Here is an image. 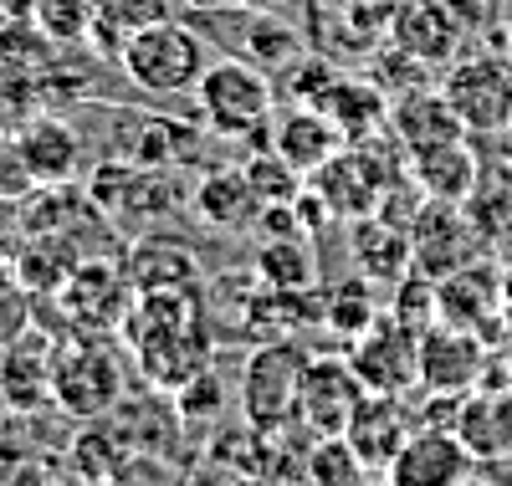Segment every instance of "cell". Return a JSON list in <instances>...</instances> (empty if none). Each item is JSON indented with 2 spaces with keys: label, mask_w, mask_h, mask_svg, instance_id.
Listing matches in <instances>:
<instances>
[{
  "label": "cell",
  "mask_w": 512,
  "mask_h": 486,
  "mask_svg": "<svg viewBox=\"0 0 512 486\" xmlns=\"http://www.w3.org/2000/svg\"><path fill=\"white\" fill-rule=\"evenodd\" d=\"M118 67L128 72V82L149 98H180V93H195L205 67H210V52L195 26L185 21H159V26H144L128 36V47L118 57Z\"/></svg>",
  "instance_id": "obj_1"
},
{
  "label": "cell",
  "mask_w": 512,
  "mask_h": 486,
  "mask_svg": "<svg viewBox=\"0 0 512 486\" xmlns=\"http://www.w3.org/2000/svg\"><path fill=\"white\" fill-rule=\"evenodd\" d=\"M195 98H200V113L216 134L251 139V134H262L277 113V82H272L267 67H256V62L231 52V57L205 67Z\"/></svg>",
  "instance_id": "obj_2"
},
{
  "label": "cell",
  "mask_w": 512,
  "mask_h": 486,
  "mask_svg": "<svg viewBox=\"0 0 512 486\" xmlns=\"http://www.w3.org/2000/svg\"><path fill=\"white\" fill-rule=\"evenodd\" d=\"M482 21L477 0H405L390 11V47L415 67H451Z\"/></svg>",
  "instance_id": "obj_3"
},
{
  "label": "cell",
  "mask_w": 512,
  "mask_h": 486,
  "mask_svg": "<svg viewBox=\"0 0 512 486\" xmlns=\"http://www.w3.org/2000/svg\"><path fill=\"white\" fill-rule=\"evenodd\" d=\"M441 93L466 123V134H507L512 128V57H456L441 77Z\"/></svg>",
  "instance_id": "obj_4"
},
{
  "label": "cell",
  "mask_w": 512,
  "mask_h": 486,
  "mask_svg": "<svg viewBox=\"0 0 512 486\" xmlns=\"http://www.w3.org/2000/svg\"><path fill=\"white\" fill-rule=\"evenodd\" d=\"M308 353L292 343H262L246 359L241 374V410L256 430H282L287 420H297L303 405V379H308Z\"/></svg>",
  "instance_id": "obj_5"
},
{
  "label": "cell",
  "mask_w": 512,
  "mask_h": 486,
  "mask_svg": "<svg viewBox=\"0 0 512 486\" xmlns=\"http://www.w3.org/2000/svg\"><path fill=\"white\" fill-rule=\"evenodd\" d=\"M349 364L364 379L369 394H405L420 384V333L405 318H374L354 343H349Z\"/></svg>",
  "instance_id": "obj_6"
},
{
  "label": "cell",
  "mask_w": 512,
  "mask_h": 486,
  "mask_svg": "<svg viewBox=\"0 0 512 486\" xmlns=\"http://www.w3.org/2000/svg\"><path fill=\"white\" fill-rule=\"evenodd\" d=\"M477 384H487V348L466 328H425L420 333V389L441 394V400H461Z\"/></svg>",
  "instance_id": "obj_7"
},
{
  "label": "cell",
  "mask_w": 512,
  "mask_h": 486,
  "mask_svg": "<svg viewBox=\"0 0 512 486\" xmlns=\"http://www.w3.org/2000/svg\"><path fill=\"white\" fill-rule=\"evenodd\" d=\"M364 379L354 374L349 359H313L308 379H303V405H297V420L308 430L328 435V440H344L354 410L364 405Z\"/></svg>",
  "instance_id": "obj_8"
},
{
  "label": "cell",
  "mask_w": 512,
  "mask_h": 486,
  "mask_svg": "<svg viewBox=\"0 0 512 486\" xmlns=\"http://www.w3.org/2000/svg\"><path fill=\"white\" fill-rule=\"evenodd\" d=\"M118 364H113V353L93 348V343H82V348H67L57 353V364H52V389H57V405H67L72 415H103L113 400H118Z\"/></svg>",
  "instance_id": "obj_9"
},
{
  "label": "cell",
  "mask_w": 512,
  "mask_h": 486,
  "mask_svg": "<svg viewBox=\"0 0 512 486\" xmlns=\"http://www.w3.org/2000/svg\"><path fill=\"white\" fill-rule=\"evenodd\" d=\"M472 461L477 456L461 446L456 430H415L390 461V486H466Z\"/></svg>",
  "instance_id": "obj_10"
},
{
  "label": "cell",
  "mask_w": 512,
  "mask_h": 486,
  "mask_svg": "<svg viewBox=\"0 0 512 486\" xmlns=\"http://www.w3.org/2000/svg\"><path fill=\"white\" fill-rule=\"evenodd\" d=\"M451 430L477 461H507L512 456V394L502 384H477L472 394L456 400Z\"/></svg>",
  "instance_id": "obj_11"
},
{
  "label": "cell",
  "mask_w": 512,
  "mask_h": 486,
  "mask_svg": "<svg viewBox=\"0 0 512 486\" xmlns=\"http://www.w3.org/2000/svg\"><path fill=\"white\" fill-rule=\"evenodd\" d=\"M410 435L415 425H410V410L400 405V394H364V405L354 410L344 430V451L364 466H390Z\"/></svg>",
  "instance_id": "obj_12"
},
{
  "label": "cell",
  "mask_w": 512,
  "mask_h": 486,
  "mask_svg": "<svg viewBox=\"0 0 512 486\" xmlns=\"http://www.w3.org/2000/svg\"><path fill=\"white\" fill-rule=\"evenodd\" d=\"M410 256H415L420 277H451L456 267L472 261V226H461L456 205L431 200L410 226Z\"/></svg>",
  "instance_id": "obj_13"
},
{
  "label": "cell",
  "mask_w": 512,
  "mask_h": 486,
  "mask_svg": "<svg viewBox=\"0 0 512 486\" xmlns=\"http://www.w3.org/2000/svg\"><path fill=\"white\" fill-rule=\"evenodd\" d=\"M390 134L405 144V154H425L436 144H456L466 139V123L456 118V108L446 103V93H425V87H410L390 103Z\"/></svg>",
  "instance_id": "obj_14"
},
{
  "label": "cell",
  "mask_w": 512,
  "mask_h": 486,
  "mask_svg": "<svg viewBox=\"0 0 512 486\" xmlns=\"http://www.w3.org/2000/svg\"><path fill=\"white\" fill-rule=\"evenodd\" d=\"M390 93L379 82H354V77H338L333 93L318 103V113L344 134V144H369L384 123H390Z\"/></svg>",
  "instance_id": "obj_15"
},
{
  "label": "cell",
  "mask_w": 512,
  "mask_h": 486,
  "mask_svg": "<svg viewBox=\"0 0 512 486\" xmlns=\"http://www.w3.org/2000/svg\"><path fill=\"white\" fill-rule=\"evenodd\" d=\"M195 215L210 231H251L267 215L262 195L251 190L246 169H226V174H205L195 190Z\"/></svg>",
  "instance_id": "obj_16"
},
{
  "label": "cell",
  "mask_w": 512,
  "mask_h": 486,
  "mask_svg": "<svg viewBox=\"0 0 512 486\" xmlns=\"http://www.w3.org/2000/svg\"><path fill=\"white\" fill-rule=\"evenodd\" d=\"M338 144H344V134L318 113V108H303L297 103L292 113H282L277 118V128H272V149L297 169V174H318L333 154H338Z\"/></svg>",
  "instance_id": "obj_17"
},
{
  "label": "cell",
  "mask_w": 512,
  "mask_h": 486,
  "mask_svg": "<svg viewBox=\"0 0 512 486\" xmlns=\"http://www.w3.org/2000/svg\"><path fill=\"white\" fill-rule=\"evenodd\" d=\"M318 205H328L338 220H364L379 205V180L364 169V154H333L318 174H313Z\"/></svg>",
  "instance_id": "obj_18"
},
{
  "label": "cell",
  "mask_w": 512,
  "mask_h": 486,
  "mask_svg": "<svg viewBox=\"0 0 512 486\" xmlns=\"http://www.w3.org/2000/svg\"><path fill=\"white\" fill-rule=\"evenodd\" d=\"M410 180L431 200L461 205L466 195L477 190V154L466 149V139L436 144V149H425V154H410Z\"/></svg>",
  "instance_id": "obj_19"
},
{
  "label": "cell",
  "mask_w": 512,
  "mask_h": 486,
  "mask_svg": "<svg viewBox=\"0 0 512 486\" xmlns=\"http://www.w3.org/2000/svg\"><path fill=\"white\" fill-rule=\"evenodd\" d=\"M175 6L180 0H98V16L88 26V41L108 57L118 62L128 36L144 31V26H159V21H175Z\"/></svg>",
  "instance_id": "obj_20"
},
{
  "label": "cell",
  "mask_w": 512,
  "mask_h": 486,
  "mask_svg": "<svg viewBox=\"0 0 512 486\" xmlns=\"http://www.w3.org/2000/svg\"><path fill=\"white\" fill-rule=\"evenodd\" d=\"M16 149H21L26 169L36 174L41 185H62L67 174L77 169V159H82V144H77V134L62 118H36L31 128H21Z\"/></svg>",
  "instance_id": "obj_21"
},
{
  "label": "cell",
  "mask_w": 512,
  "mask_h": 486,
  "mask_svg": "<svg viewBox=\"0 0 512 486\" xmlns=\"http://www.w3.org/2000/svg\"><path fill=\"white\" fill-rule=\"evenodd\" d=\"M354 226V236H349V251H354V261H359V272L364 277H374V282H400L405 277V267H415V256H410V231H395L390 236V226H379V220H349Z\"/></svg>",
  "instance_id": "obj_22"
},
{
  "label": "cell",
  "mask_w": 512,
  "mask_h": 486,
  "mask_svg": "<svg viewBox=\"0 0 512 486\" xmlns=\"http://www.w3.org/2000/svg\"><path fill=\"white\" fill-rule=\"evenodd\" d=\"M303 52H308V47H303V31H297L292 21L262 16V11L246 16V31H241L236 57H246V62H256V67H267V72H287Z\"/></svg>",
  "instance_id": "obj_23"
},
{
  "label": "cell",
  "mask_w": 512,
  "mask_h": 486,
  "mask_svg": "<svg viewBox=\"0 0 512 486\" xmlns=\"http://www.w3.org/2000/svg\"><path fill=\"white\" fill-rule=\"evenodd\" d=\"M262 282L272 287V292H303L308 282H313V251L297 241V236H287V241H267V251H262Z\"/></svg>",
  "instance_id": "obj_24"
},
{
  "label": "cell",
  "mask_w": 512,
  "mask_h": 486,
  "mask_svg": "<svg viewBox=\"0 0 512 486\" xmlns=\"http://www.w3.org/2000/svg\"><path fill=\"white\" fill-rule=\"evenodd\" d=\"M338 77H344V72H338L328 57H297L292 67H287V77H282V87H287V98L292 103H303V108H318L328 93H333V82Z\"/></svg>",
  "instance_id": "obj_25"
},
{
  "label": "cell",
  "mask_w": 512,
  "mask_h": 486,
  "mask_svg": "<svg viewBox=\"0 0 512 486\" xmlns=\"http://www.w3.org/2000/svg\"><path fill=\"white\" fill-rule=\"evenodd\" d=\"M246 180H251L256 195H262V205H292L297 190H303V174H297L277 149H272L267 159H251V164H246Z\"/></svg>",
  "instance_id": "obj_26"
},
{
  "label": "cell",
  "mask_w": 512,
  "mask_h": 486,
  "mask_svg": "<svg viewBox=\"0 0 512 486\" xmlns=\"http://www.w3.org/2000/svg\"><path fill=\"white\" fill-rule=\"evenodd\" d=\"M98 16V0H36V21L57 41H88V26Z\"/></svg>",
  "instance_id": "obj_27"
},
{
  "label": "cell",
  "mask_w": 512,
  "mask_h": 486,
  "mask_svg": "<svg viewBox=\"0 0 512 486\" xmlns=\"http://www.w3.org/2000/svg\"><path fill=\"white\" fill-rule=\"evenodd\" d=\"M36 185V174L26 169L16 144H0V195H26Z\"/></svg>",
  "instance_id": "obj_28"
},
{
  "label": "cell",
  "mask_w": 512,
  "mask_h": 486,
  "mask_svg": "<svg viewBox=\"0 0 512 486\" xmlns=\"http://www.w3.org/2000/svg\"><path fill=\"white\" fill-rule=\"evenodd\" d=\"M180 6H185L190 16H221V11H236V6H246V0H180Z\"/></svg>",
  "instance_id": "obj_29"
},
{
  "label": "cell",
  "mask_w": 512,
  "mask_h": 486,
  "mask_svg": "<svg viewBox=\"0 0 512 486\" xmlns=\"http://www.w3.org/2000/svg\"><path fill=\"white\" fill-rule=\"evenodd\" d=\"M502 328L512 333V272L502 277Z\"/></svg>",
  "instance_id": "obj_30"
},
{
  "label": "cell",
  "mask_w": 512,
  "mask_h": 486,
  "mask_svg": "<svg viewBox=\"0 0 512 486\" xmlns=\"http://www.w3.org/2000/svg\"><path fill=\"white\" fill-rule=\"evenodd\" d=\"M477 6H482V16H492V11H497V0H477Z\"/></svg>",
  "instance_id": "obj_31"
},
{
  "label": "cell",
  "mask_w": 512,
  "mask_h": 486,
  "mask_svg": "<svg viewBox=\"0 0 512 486\" xmlns=\"http://www.w3.org/2000/svg\"><path fill=\"white\" fill-rule=\"evenodd\" d=\"M374 6H384V11H395V6H405V0H374Z\"/></svg>",
  "instance_id": "obj_32"
},
{
  "label": "cell",
  "mask_w": 512,
  "mask_h": 486,
  "mask_svg": "<svg viewBox=\"0 0 512 486\" xmlns=\"http://www.w3.org/2000/svg\"><path fill=\"white\" fill-rule=\"evenodd\" d=\"M502 389H507V394H512V359H507V379H502Z\"/></svg>",
  "instance_id": "obj_33"
},
{
  "label": "cell",
  "mask_w": 512,
  "mask_h": 486,
  "mask_svg": "<svg viewBox=\"0 0 512 486\" xmlns=\"http://www.w3.org/2000/svg\"><path fill=\"white\" fill-rule=\"evenodd\" d=\"M507 57H512V31H507Z\"/></svg>",
  "instance_id": "obj_34"
},
{
  "label": "cell",
  "mask_w": 512,
  "mask_h": 486,
  "mask_svg": "<svg viewBox=\"0 0 512 486\" xmlns=\"http://www.w3.org/2000/svg\"><path fill=\"white\" fill-rule=\"evenodd\" d=\"M318 6H333V0H318Z\"/></svg>",
  "instance_id": "obj_35"
}]
</instances>
